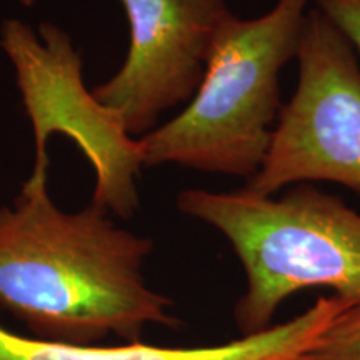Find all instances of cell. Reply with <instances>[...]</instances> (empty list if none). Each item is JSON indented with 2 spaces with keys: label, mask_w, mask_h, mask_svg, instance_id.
<instances>
[{
  "label": "cell",
  "mask_w": 360,
  "mask_h": 360,
  "mask_svg": "<svg viewBox=\"0 0 360 360\" xmlns=\"http://www.w3.org/2000/svg\"><path fill=\"white\" fill-rule=\"evenodd\" d=\"M89 204L58 209L47 184L22 186L0 207V305L40 339L94 345L109 335L141 342L152 326H177L172 300L148 285L154 242Z\"/></svg>",
  "instance_id": "cell-1"
},
{
  "label": "cell",
  "mask_w": 360,
  "mask_h": 360,
  "mask_svg": "<svg viewBox=\"0 0 360 360\" xmlns=\"http://www.w3.org/2000/svg\"><path fill=\"white\" fill-rule=\"evenodd\" d=\"M177 209L222 233L242 264L247 287L233 309L240 335L269 328L278 307L302 290L328 289L360 304V214L340 197L314 184L281 197L187 188Z\"/></svg>",
  "instance_id": "cell-2"
},
{
  "label": "cell",
  "mask_w": 360,
  "mask_h": 360,
  "mask_svg": "<svg viewBox=\"0 0 360 360\" xmlns=\"http://www.w3.org/2000/svg\"><path fill=\"white\" fill-rule=\"evenodd\" d=\"M314 0H277L255 19L224 22L184 110L142 135L143 165L250 179L281 114V74L297 57Z\"/></svg>",
  "instance_id": "cell-3"
},
{
  "label": "cell",
  "mask_w": 360,
  "mask_h": 360,
  "mask_svg": "<svg viewBox=\"0 0 360 360\" xmlns=\"http://www.w3.org/2000/svg\"><path fill=\"white\" fill-rule=\"evenodd\" d=\"M0 47L15 70L34 129V167L22 186L47 184V141L52 134H65L96 172L90 204L122 219L132 217L141 205L137 179L146 169L142 142L85 87L82 56L69 34L49 22L35 32L19 19H7L0 25Z\"/></svg>",
  "instance_id": "cell-4"
},
{
  "label": "cell",
  "mask_w": 360,
  "mask_h": 360,
  "mask_svg": "<svg viewBox=\"0 0 360 360\" xmlns=\"http://www.w3.org/2000/svg\"><path fill=\"white\" fill-rule=\"evenodd\" d=\"M295 60L299 80L282 103L267 155L245 191L276 195L299 184L334 182L360 193V64L350 40L315 8Z\"/></svg>",
  "instance_id": "cell-5"
},
{
  "label": "cell",
  "mask_w": 360,
  "mask_h": 360,
  "mask_svg": "<svg viewBox=\"0 0 360 360\" xmlns=\"http://www.w3.org/2000/svg\"><path fill=\"white\" fill-rule=\"evenodd\" d=\"M129 24L122 67L92 90L134 137L195 94L224 22L225 0H119Z\"/></svg>",
  "instance_id": "cell-6"
},
{
  "label": "cell",
  "mask_w": 360,
  "mask_h": 360,
  "mask_svg": "<svg viewBox=\"0 0 360 360\" xmlns=\"http://www.w3.org/2000/svg\"><path fill=\"white\" fill-rule=\"evenodd\" d=\"M337 297H319L304 314L252 335L205 347H159L142 342L101 347L32 339L0 323V360H300L342 312Z\"/></svg>",
  "instance_id": "cell-7"
},
{
  "label": "cell",
  "mask_w": 360,
  "mask_h": 360,
  "mask_svg": "<svg viewBox=\"0 0 360 360\" xmlns=\"http://www.w3.org/2000/svg\"><path fill=\"white\" fill-rule=\"evenodd\" d=\"M300 360H360V304L337 314Z\"/></svg>",
  "instance_id": "cell-8"
},
{
  "label": "cell",
  "mask_w": 360,
  "mask_h": 360,
  "mask_svg": "<svg viewBox=\"0 0 360 360\" xmlns=\"http://www.w3.org/2000/svg\"><path fill=\"white\" fill-rule=\"evenodd\" d=\"M314 7L339 27L360 57V0H314Z\"/></svg>",
  "instance_id": "cell-9"
},
{
  "label": "cell",
  "mask_w": 360,
  "mask_h": 360,
  "mask_svg": "<svg viewBox=\"0 0 360 360\" xmlns=\"http://www.w3.org/2000/svg\"><path fill=\"white\" fill-rule=\"evenodd\" d=\"M17 2H19V4H22V6H24V7H34L35 6V4H37L39 2V0H17Z\"/></svg>",
  "instance_id": "cell-10"
}]
</instances>
